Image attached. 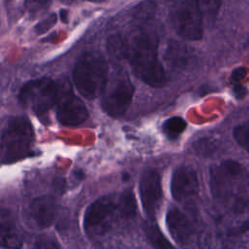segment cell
<instances>
[{
    "mask_svg": "<svg viewBox=\"0 0 249 249\" xmlns=\"http://www.w3.org/2000/svg\"><path fill=\"white\" fill-rule=\"evenodd\" d=\"M136 213V202L131 192L110 194L95 199L85 211L84 228L89 235H103L119 220H130Z\"/></svg>",
    "mask_w": 249,
    "mask_h": 249,
    "instance_id": "obj_3",
    "label": "cell"
},
{
    "mask_svg": "<svg viewBox=\"0 0 249 249\" xmlns=\"http://www.w3.org/2000/svg\"><path fill=\"white\" fill-rule=\"evenodd\" d=\"M53 0H24V8L30 15H38L47 11Z\"/></svg>",
    "mask_w": 249,
    "mask_h": 249,
    "instance_id": "obj_20",
    "label": "cell"
},
{
    "mask_svg": "<svg viewBox=\"0 0 249 249\" xmlns=\"http://www.w3.org/2000/svg\"><path fill=\"white\" fill-rule=\"evenodd\" d=\"M57 214V203L52 196H40L27 205L24 215L26 224L36 230L51 227Z\"/></svg>",
    "mask_w": 249,
    "mask_h": 249,
    "instance_id": "obj_11",
    "label": "cell"
},
{
    "mask_svg": "<svg viewBox=\"0 0 249 249\" xmlns=\"http://www.w3.org/2000/svg\"><path fill=\"white\" fill-rule=\"evenodd\" d=\"M31 249H60V247L53 236L44 235L35 240Z\"/></svg>",
    "mask_w": 249,
    "mask_h": 249,
    "instance_id": "obj_21",
    "label": "cell"
},
{
    "mask_svg": "<svg viewBox=\"0 0 249 249\" xmlns=\"http://www.w3.org/2000/svg\"><path fill=\"white\" fill-rule=\"evenodd\" d=\"M247 75V68L244 66L236 67L232 70L231 74V84L241 83V81L246 77Z\"/></svg>",
    "mask_w": 249,
    "mask_h": 249,
    "instance_id": "obj_23",
    "label": "cell"
},
{
    "mask_svg": "<svg viewBox=\"0 0 249 249\" xmlns=\"http://www.w3.org/2000/svg\"><path fill=\"white\" fill-rule=\"evenodd\" d=\"M55 22H56V15L51 14L50 16H48L47 18H45L44 19L39 21L35 25L34 30L38 34H43V33L47 32L49 29H51L55 24Z\"/></svg>",
    "mask_w": 249,
    "mask_h": 249,
    "instance_id": "obj_22",
    "label": "cell"
},
{
    "mask_svg": "<svg viewBox=\"0 0 249 249\" xmlns=\"http://www.w3.org/2000/svg\"><path fill=\"white\" fill-rule=\"evenodd\" d=\"M9 1H10V0H9Z\"/></svg>",
    "mask_w": 249,
    "mask_h": 249,
    "instance_id": "obj_28",
    "label": "cell"
},
{
    "mask_svg": "<svg viewBox=\"0 0 249 249\" xmlns=\"http://www.w3.org/2000/svg\"><path fill=\"white\" fill-rule=\"evenodd\" d=\"M108 51L117 58L127 60L133 74L148 86H165L166 74L159 58V38L155 31L140 29L129 38L111 37Z\"/></svg>",
    "mask_w": 249,
    "mask_h": 249,
    "instance_id": "obj_2",
    "label": "cell"
},
{
    "mask_svg": "<svg viewBox=\"0 0 249 249\" xmlns=\"http://www.w3.org/2000/svg\"><path fill=\"white\" fill-rule=\"evenodd\" d=\"M88 1H91V2H95V3H100V2H104L106 0H88Z\"/></svg>",
    "mask_w": 249,
    "mask_h": 249,
    "instance_id": "obj_27",
    "label": "cell"
},
{
    "mask_svg": "<svg viewBox=\"0 0 249 249\" xmlns=\"http://www.w3.org/2000/svg\"><path fill=\"white\" fill-rule=\"evenodd\" d=\"M66 14H67V12H66L65 10H62V11H60V15H63V17H61V19H62L64 22H66V18H65V17H66Z\"/></svg>",
    "mask_w": 249,
    "mask_h": 249,
    "instance_id": "obj_25",
    "label": "cell"
},
{
    "mask_svg": "<svg viewBox=\"0 0 249 249\" xmlns=\"http://www.w3.org/2000/svg\"><path fill=\"white\" fill-rule=\"evenodd\" d=\"M176 34L182 39L197 41L203 35V14L198 0H176L170 14Z\"/></svg>",
    "mask_w": 249,
    "mask_h": 249,
    "instance_id": "obj_7",
    "label": "cell"
},
{
    "mask_svg": "<svg viewBox=\"0 0 249 249\" xmlns=\"http://www.w3.org/2000/svg\"><path fill=\"white\" fill-rule=\"evenodd\" d=\"M198 178L196 170L190 166L177 167L171 177L170 192L176 201H186L198 192Z\"/></svg>",
    "mask_w": 249,
    "mask_h": 249,
    "instance_id": "obj_12",
    "label": "cell"
},
{
    "mask_svg": "<svg viewBox=\"0 0 249 249\" xmlns=\"http://www.w3.org/2000/svg\"><path fill=\"white\" fill-rule=\"evenodd\" d=\"M35 134L30 121L24 116L7 119L1 129L0 159L3 164L13 163L31 155Z\"/></svg>",
    "mask_w": 249,
    "mask_h": 249,
    "instance_id": "obj_5",
    "label": "cell"
},
{
    "mask_svg": "<svg viewBox=\"0 0 249 249\" xmlns=\"http://www.w3.org/2000/svg\"><path fill=\"white\" fill-rule=\"evenodd\" d=\"M0 243L5 249H20L22 235L10 210L3 208L0 215Z\"/></svg>",
    "mask_w": 249,
    "mask_h": 249,
    "instance_id": "obj_13",
    "label": "cell"
},
{
    "mask_svg": "<svg viewBox=\"0 0 249 249\" xmlns=\"http://www.w3.org/2000/svg\"><path fill=\"white\" fill-rule=\"evenodd\" d=\"M108 79V62L101 53L89 51L79 56L73 69V82L82 96L93 99L102 94Z\"/></svg>",
    "mask_w": 249,
    "mask_h": 249,
    "instance_id": "obj_4",
    "label": "cell"
},
{
    "mask_svg": "<svg viewBox=\"0 0 249 249\" xmlns=\"http://www.w3.org/2000/svg\"><path fill=\"white\" fill-rule=\"evenodd\" d=\"M166 225L173 239L180 244H185L191 238L194 228L185 213L177 208H171L166 214Z\"/></svg>",
    "mask_w": 249,
    "mask_h": 249,
    "instance_id": "obj_14",
    "label": "cell"
},
{
    "mask_svg": "<svg viewBox=\"0 0 249 249\" xmlns=\"http://www.w3.org/2000/svg\"><path fill=\"white\" fill-rule=\"evenodd\" d=\"M209 186L228 224L249 223V174L234 160H226L209 170Z\"/></svg>",
    "mask_w": 249,
    "mask_h": 249,
    "instance_id": "obj_1",
    "label": "cell"
},
{
    "mask_svg": "<svg viewBox=\"0 0 249 249\" xmlns=\"http://www.w3.org/2000/svg\"><path fill=\"white\" fill-rule=\"evenodd\" d=\"M62 87L51 78H40L24 84L19 92V102L30 108L38 117H46L56 106Z\"/></svg>",
    "mask_w": 249,
    "mask_h": 249,
    "instance_id": "obj_6",
    "label": "cell"
},
{
    "mask_svg": "<svg viewBox=\"0 0 249 249\" xmlns=\"http://www.w3.org/2000/svg\"><path fill=\"white\" fill-rule=\"evenodd\" d=\"M200 249H235L233 241L223 232H205L199 240Z\"/></svg>",
    "mask_w": 249,
    "mask_h": 249,
    "instance_id": "obj_16",
    "label": "cell"
},
{
    "mask_svg": "<svg viewBox=\"0 0 249 249\" xmlns=\"http://www.w3.org/2000/svg\"><path fill=\"white\" fill-rule=\"evenodd\" d=\"M198 2L203 18L213 22L220 12L222 0H198Z\"/></svg>",
    "mask_w": 249,
    "mask_h": 249,
    "instance_id": "obj_19",
    "label": "cell"
},
{
    "mask_svg": "<svg viewBox=\"0 0 249 249\" xmlns=\"http://www.w3.org/2000/svg\"><path fill=\"white\" fill-rule=\"evenodd\" d=\"M232 136L235 142L249 154V121L234 126Z\"/></svg>",
    "mask_w": 249,
    "mask_h": 249,
    "instance_id": "obj_18",
    "label": "cell"
},
{
    "mask_svg": "<svg viewBox=\"0 0 249 249\" xmlns=\"http://www.w3.org/2000/svg\"><path fill=\"white\" fill-rule=\"evenodd\" d=\"M231 85H232V92L237 99H241L246 95L247 89L244 86H242L241 83H236Z\"/></svg>",
    "mask_w": 249,
    "mask_h": 249,
    "instance_id": "obj_24",
    "label": "cell"
},
{
    "mask_svg": "<svg viewBox=\"0 0 249 249\" xmlns=\"http://www.w3.org/2000/svg\"><path fill=\"white\" fill-rule=\"evenodd\" d=\"M187 127L186 121L181 117H171L162 124V131L164 135L170 139H177Z\"/></svg>",
    "mask_w": 249,
    "mask_h": 249,
    "instance_id": "obj_17",
    "label": "cell"
},
{
    "mask_svg": "<svg viewBox=\"0 0 249 249\" xmlns=\"http://www.w3.org/2000/svg\"><path fill=\"white\" fill-rule=\"evenodd\" d=\"M142 229L147 240L154 249H176L162 234L160 228L154 223V220L145 221L142 225Z\"/></svg>",
    "mask_w": 249,
    "mask_h": 249,
    "instance_id": "obj_15",
    "label": "cell"
},
{
    "mask_svg": "<svg viewBox=\"0 0 249 249\" xmlns=\"http://www.w3.org/2000/svg\"><path fill=\"white\" fill-rule=\"evenodd\" d=\"M134 94V86L124 70H117L108 79L102 93V107L113 118L124 116L128 110Z\"/></svg>",
    "mask_w": 249,
    "mask_h": 249,
    "instance_id": "obj_8",
    "label": "cell"
},
{
    "mask_svg": "<svg viewBox=\"0 0 249 249\" xmlns=\"http://www.w3.org/2000/svg\"><path fill=\"white\" fill-rule=\"evenodd\" d=\"M139 194L143 210L149 220H154L161 205L162 189L159 172L146 169L139 181Z\"/></svg>",
    "mask_w": 249,
    "mask_h": 249,
    "instance_id": "obj_9",
    "label": "cell"
},
{
    "mask_svg": "<svg viewBox=\"0 0 249 249\" xmlns=\"http://www.w3.org/2000/svg\"><path fill=\"white\" fill-rule=\"evenodd\" d=\"M56 119L59 124L67 126L82 124L89 117V111L83 100L76 96L71 89H61L56 104Z\"/></svg>",
    "mask_w": 249,
    "mask_h": 249,
    "instance_id": "obj_10",
    "label": "cell"
},
{
    "mask_svg": "<svg viewBox=\"0 0 249 249\" xmlns=\"http://www.w3.org/2000/svg\"><path fill=\"white\" fill-rule=\"evenodd\" d=\"M59 1L65 5H70L71 3H73L74 0H59Z\"/></svg>",
    "mask_w": 249,
    "mask_h": 249,
    "instance_id": "obj_26",
    "label": "cell"
}]
</instances>
